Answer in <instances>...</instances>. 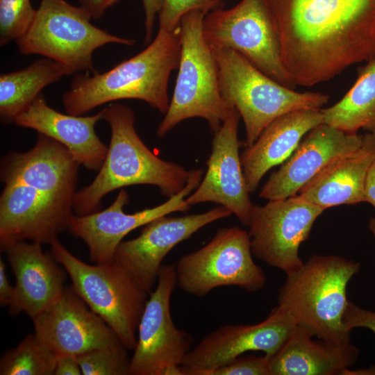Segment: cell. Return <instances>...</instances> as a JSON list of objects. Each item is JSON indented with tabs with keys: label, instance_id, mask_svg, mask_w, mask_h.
<instances>
[{
	"label": "cell",
	"instance_id": "5",
	"mask_svg": "<svg viewBox=\"0 0 375 375\" xmlns=\"http://www.w3.org/2000/svg\"><path fill=\"white\" fill-rule=\"evenodd\" d=\"M208 12L195 9L181 20L178 72L168 110L157 129L160 138L192 117L204 119L215 133L233 108L222 95L217 63L203 35Z\"/></svg>",
	"mask_w": 375,
	"mask_h": 375
},
{
	"label": "cell",
	"instance_id": "16",
	"mask_svg": "<svg viewBox=\"0 0 375 375\" xmlns=\"http://www.w3.org/2000/svg\"><path fill=\"white\" fill-rule=\"evenodd\" d=\"M73 206L35 187L4 183L0 197V246L29 240L51 244L69 228Z\"/></svg>",
	"mask_w": 375,
	"mask_h": 375
},
{
	"label": "cell",
	"instance_id": "18",
	"mask_svg": "<svg viewBox=\"0 0 375 375\" xmlns=\"http://www.w3.org/2000/svg\"><path fill=\"white\" fill-rule=\"evenodd\" d=\"M240 116L233 108L214 133L207 170L198 187L185 200L190 205L215 202L224 206L248 226L254 209L242 165L238 136Z\"/></svg>",
	"mask_w": 375,
	"mask_h": 375
},
{
	"label": "cell",
	"instance_id": "38",
	"mask_svg": "<svg viewBox=\"0 0 375 375\" xmlns=\"http://www.w3.org/2000/svg\"><path fill=\"white\" fill-rule=\"evenodd\" d=\"M365 201L375 207V158L372 160L367 174L365 185Z\"/></svg>",
	"mask_w": 375,
	"mask_h": 375
},
{
	"label": "cell",
	"instance_id": "37",
	"mask_svg": "<svg viewBox=\"0 0 375 375\" xmlns=\"http://www.w3.org/2000/svg\"><path fill=\"white\" fill-rule=\"evenodd\" d=\"M83 7L93 19H99L108 8L106 0H78Z\"/></svg>",
	"mask_w": 375,
	"mask_h": 375
},
{
	"label": "cell",
	"instance_id": "26",
	"mask_svg": "<svg viewBox=\"0 0 375 375\" xmlns=\"http://www.w3.org/2000/svg\"><path fill=\"white\" fill-rule=\"evenodd\" d=\"M78 73L74 67L44 57L28 67L0 76V118L14 123L47 85L62 77Z\"/></svg>",
	"mask_w": 375,
	"mask_h": 375
},
{
	"label": "cell",
	"instance_id": "15",
	"mask_svg": "<svg viewBox=\"0 0 375 375\" xmlns=\"http://www.w3.org/2000/svg\"><path fill=\"white\" fill-rule=\"evenodd\" d=\"M232 214L219 206L200 214L158 217L144 225L137 238L122 241L116 249L115 258L150 294L158 281L163 259L175 246L205 226Z\"/></svg>",
	"mask_w": 375,
	"mask_h": 375
},
{
	"label": "cell",
	"instance_id": "27",
	"mask_svg": "<svg viewBox=\"0 0 375 375\" xmlns=\"http://www.w3.org/2000/svg\"><path fill=\"white\" fill-rule=\"evenodd\" d=\"M322 112L328 125L347 133L362 128L375 135V58L360 68L357 80L342 99Z\"/></svg>",
	"mask_w": 375,
	"mask_h": 375
},
{
	"label": "cell",
	"instance_id": "10",
	"mask_svg": "<svg viewBox=\"0 0 375 375\" xmlns=\"http://www.w3.org/2000/svg\"><path fill=\"white\" fill-rule=\"evenodd\" d=\"M252 254L249 233L238 226L220 228L204 247L179 258L175 266L177 285L196 297L222 286L258 291L265 285L266 276Z\"/></svg>",
	"mask_w": 375,
	"mask_h": 375
},
{
	"label": "cell",
	"instance_id": "39",
	"mask_svg": "<svg viewBox=\"0 0 375 375\" xmlns=\"http://www.w3.org/2000/svg\"><path fill=\"white\" fill-rule=\"evenodd\" d=\"M351 374H375V367H371L367 369H361L358 370H349V368L345 369L342 375Z\"/></svg>",
	"mask_w": 375,
	"mask_h": 375
},
{
	"label": "cell",
	"instance_id": "17",
	"mask_svg": "<svg viewBox=\"0 0 375 375\" xmlns=\"http://www.w3.org/2000/svg\"><path fill=\"white\" fill-rule=\"evenodd\" d=\"M33 319L35 333L56 357L78 356L122 343L113 330L74 291L60 296Z\"/></svg>",
	"mask_w": 375,
	"mask_h": 375
},
{
	"label": "cell",
	"instance_id": "25",
	"mask_svg": "<svg viewBox=\"0 0 375 375\" xmlns=\"http://www.w3.org/2000/svg\"><path fill=\"white\" fill-rule=\"evenodd\" d=\"M297 326L281 348L269 358L271 375H342L354 364L359 351L351 344L313 340Z\"/></svg>",
	"mask_w": 375,
	"mask_h": 375
},
{
	"label": "cell",
	"instance_id": "6",
	"mask_svg": "<svg viewBox=\"0 0 375 375\" xmlns=\"http://www.w3.org/2000/svg\"><path fill=\"white\" fill-rule=\"evenodd\" d=\"M211 50L218 66L222 95L243 120L246 147L278 117L299 110L320 109L329 100L321 92H299L281 84L233 50Z\"/></svg>",
	"mask_w": 375,
	"mask_h": 375
},
{
	"label": "cell",
	"instance_id": "4",
	"mask_svg": "<svg viewBox=\"0 0 375 375\" xmlns=\"http://www.w3.org/2000/svg\"><path fill=\"white\" fill-rule=\"evenodd\" d=\"M360 266L341 256H312L287 274L279 290L278 306L313 337L335 344L349 343L351 331L343 322L349 301L347 286Z\"/></svg>",
	"mask_w": 375,
	"mask_h": 375
},
{
	"label": "cell",
	"instance_id": "23",
	"mask_svg": "<svg viewBox=\"0 0 375 375\" xmlns=\"http://www.w3.org/2000/svg\"><path fill=\"white\" fill-rule=\"evenodd\" d=\"M322 109H303L283 115L270 123L256 140L240 154L249 193L258 188L263 176L283 163L312 128L324 123Z\"/></svg>",
	"mask_w": 375,
	"mask_h": 375
},
{
	"label": "cell",
	"instance_id": "28",
	"mask_svg": "<svg viewBox=\"0 0 375 375\" xmlns=\"http://www.w3.org/2000/svg\"><path fill=\"white\" fill-rule=\"evenodd\" d=\"M56 356L35 333L27 335L0 360L1 375H52Z\"/></svg>",
	"mask_w": 375,
	"mask_h": 375
},
{
	"label": "cell",
	"instance_id": "24",
	"mask_svg": "<svg viewBox=\"0 0 375 375\" xmlns=\"http://www.w3.org/2000/svg\"><path fill=\"white\" fill-rule=\"evenodd\" d=\"M374 158L375 135L367 133L358 149L330 162L298 195L324 210L363 202L367 174Z\"/></svg>",
	"mask_w": 375,
	"mask_h": 375
},
{
	"label": "cell",
	"instance_id": "40",
	"mask_svg": "<svg viewBox=\"0 0 375 375\" xmlns=\"http://www.w3.org/2000/svg\"><path fill=\"white\" fill-rule=\"evenodd\" d=\"M369 228L375 238V217L370 219Z\"/></svg>",
	"mask_w": 375,
	"mask_h": 375
},
{
	"label": "cell",
	"instance_id": "19",
	"mask_svg": "<svg viewBox=\"0 0 375 375\" xmlns=\"http://www.w3.org/2000/svg\"><path fill=\"white\" fill-rule=\"evenodd\" d=\"M363 135L322 123L303 138L292 155L262 186L259 196L275 200L294 196L338 157L358 149Z\"/></svg>",
	"mask_w": 375,
	"mask_h": 375
},
{
	"label": "cell",
	"instance_id": "3",
	"mask_svg": "<svg viewBox=\"0 0 375 375\" xmlns=\"http://www.w3.org/2000/svg\"><path fill=\"white\" fill-rule=\"evenodd\" d=\"M102 110V119L111 130L109 147L95 178L76 192L73 203L74 214L82 216L99 210L103 197L129 185H155L168 198L180 192L190 171L161 159L144 144L135 129L132 109L115 103Z\"/></svg>",
	"mask_w": 375,
	"mask_h": 375
},
{
	"label": "cell",
	"instance_id": "2",
	"mask_svg": "<svg viewBox=\"0 0 375 375\" xmlns=\"http://www.w3.org/2000/svg\"><path fill=\"white\" fill-rule=\"evenodd\" d=\"M180 55V26L173 31L158 29L144 50L107 72L76 74L62 94L63 106L69 114L83 115L106 103L139 99L165 115L169 78Z\"/></svg>",
	"mask_w": 375,
	"mask_h": 375
},
{
	"label": "cell",
	"instance_id": "7",
	"mask_svg": "<svg viewBox=\"0 0 375 375\" xmlns=\"http://www.w3.org/2000/svg\"><path fill=\"white\" fill-rule=\"evenodd\" d=\"M51 253L69 276L74 291L134 351L138 325L149 294L115 258L91 265L77 258L58 239Z\"/></svg>",
	"mask_w": 375,
	"mask_h": 375
},
{
	"label": "cell",
	"instance_id": "34",
	"mask_svg": "<svg viewBox=\"0 0 375 375\" xmlns=\"http://www.w3.org/2000/svg\"><path fill=\"white\" fill-rule=\"evenodd\" d=\"M162 3L163 0H142L145 14L144 43L146 44L151 42L156 17L160 11Z\"/></svg>",
	"mask_w": 375,
	"mask_h": 375
},
{
	"label": "cell",
	"instance_id": "32",
	"mask_svg": "<svg viewBox=\"0 0 375 375\" xmlns=\"http://www.w3.org/2000/svg\"><path fill=\"white\" fill-rule=\"evenodd\" d=\"M206 375H271L269 358L265 355L260 357L240 356Z\"/></svg>",
	"mask_w": 375,
	"mask_h": 375
},
{
	"label": "cell",
	"instance_id": "14",
	"mask_svg": "<svg viewBox=\"0 0 375 375\" xmlns=\"http://www.w3.org/2000/svg\"><path fill=\"white\" fill-rule=\"evenodd\" d=\"M201 169L190 170L185 186L165 203L132 214L124 212L128 203V194L122 189L109 207L94 212L72 216L69 229L87 245L91 260L97 263L111 262L123 238L134 229L152 220L174 212H186L190 206L186 197L199 185L203 177Z\"/></svg>",
	"mask_w": 375,
	"mask_h": 375
},
{
	"label": "cell",
	"instance_id": "30",
	"mask_svg": "<svg viewBox=\"0 0 375 375\" xmlns=\"http://www.w3.org/2000/svg\"><path fill=\"white\" fill-rule=\"evenodd\" d=\"M36 12L31 0H0V45L22 37L32 24Z\"/></svg>",
	"mask_w": 375,
	"mask_h": 375
},
{
	"label": "cell",
	"instance_id": "33",
	"mask_svg": "<svg viewBox=\"0 0 375 375\" xmlns=\"http://www.w3.org/2000/svg\"><path fill=\"white\" fill-rule=\"evenodd\" d=\"M343 322L347 330L354 328H366L375 334V312L365 310L348 301L343 316Z\"/></svg>",
	"mask_w": 375,
	"mask_h": 375
},
{
	"label": "cell",
	"instance_id": "8",
	"mask_svg": "<svg viewBox=\"0 0 375 375\" xmlns=\"http://www.w3.org/2000/svg\"><path fill=\"white\" fill-rule=\"evenodd\" d=\"M81 6L65 0H40L28 30L15 42L24 55L37 54L75 67L97 72L92 55L107 44L133 46L135 40L112 35L90 22Z\"/></svg>",
	"mask_w": 375,
	"mask_h": 375
},
{
	"label": "cell",
	"instance_id": "41",
	"mask_svg": "<svg viewBox=\"0 0 375 375\" xmlns=\"http://www.w3.org/2000/svg\"><path fill=\"white\" fill-rule=\"evenodd\" d=\"M120 0H106V4L108 8L118 3Z\"/></svg>",
	"mask_w": 375,
	"mask_h": 375
},
{
	"label": "cell",
	"instance_id": "12",
	"mask_svg": "<svg viewBox=\"0 0 375 375\" xmlns=\"http://www.w3.org/2000/svg\"><path fill=\"white\" fill-rule=\"evenodd\" d=\"M324 210L298 194L255 205L248 226L253 255L286 274L298 270L299 247Z\"/></svg>",
	"mask_w": 375,
	"mask_h": 375
},
{
	"label": "cell",
	"instance_id": "9",
	"mask_svg": "<svg viewBox=\"0 0 375 375\" xmlns=\"http://www.w3.org/2000/svg\"><path fill=\"white\" fill-rule=\"evenodd\" d=\"M203 35L211 49H229L287 87L295 85L285 70L280 39L267 0H241L229 9L208 12Z\"/></svg>",
	"mask_w": 375,
	"mask_h": 375
},
{
	"label": "cell",
	"instance_id": "21",
	"mask_svg": "<svg viewBox=\"0 0 375 375\" xmlns=\"http://www.w3.org/2000/svg\"><path fill=\"white\" fill-rule=\"evenodd\" d=\"M41 243L18 241L1 250L15 276L12 298L9 306L12 315L26 312L33 319L62 294L66 270L52 255L43 252Z\"/></svg>",
	"mask_w": 375,
	"mask_h": 375
},
{
	"label": "cell",
	"instance_id": "35",
	"mask_svg": "<svg viewBox=\"0 0 375 375\" xmlns=\"http://www.w3.org/2000/svg\"><path fill=\"white\" fill-rule=\"evenodd\" d=\"M83 374L77 358L65 355L56 357L53 375H81Z\"/></svg>",
	"mask_w": 375,
	"mask_h": 375
},
{
	"label": "cell",
	"instance_id": "22",
	"mask_svg": "<svg viewBox=\"0 0 375 375\" xmlns=\"http://www.w3.org/2000/svg\"><path fill=\"white\" fill-rule=\"evenodd\" d=\"M102 115V110L90 116L60 112L50 107L40 94L15 118L14 123L56 140L66 147L80 165L97 171L108 151L94 129Z\"/></svg>",
	"mask_w": 375,
	"mask_h": 375
},
{
	"label": "cell",
	"instance_id": "1",
	"mask_svg": "<svg viewBox=\"0 0 375 375\" xmlns=\"http://www.w3.org/2000/svg\"><path fill=\"white\" fill-rule=\"evenodd\" d=\"M294 85L312 86L375 58V0H267Z\"/></svg>",
	"mask_w": 375,
	"mask_h": 375
},
{
	"label": "cell",
	"instance_id": "31",
	"mask_svg": "<svg viewBox=\"0 0 375 375\" xmlns=\"http://www.w3.org/2000/svg\"><path fill=\"white\" fill-rule=\"evenodd\" d=\"M223 6L222 0H163L158 14V29L173 31L179 27L182 17L190 11L200 8L210 11Z\"/></svg>",
	"mask_w": 375,
	"mask_h": 375
},
{
	"label": "cell",
	"instance_id": "11",
	"mask_svg": "<svg viewBox=\"0 0 375 375\" xmlns=\"http://www.w3.org/2000/svg\"><path fill=\"white\" fill-rule=\"evenodd\" d=\"M176 284L175 265H162L140 320L130 375H183L181 366L192 338L172 318L170 301Z\"/></svg>",
	"mask_w": 375,
	"mask_h": 375
},
{
	"label": "cell",
	"instance_id": "20",
	"mask_svg": "<svg viewBox=\"0 0 375 375\" xmlns=\"http://www.w3.org/2000/svg\"><path fill=\"white\" fill-rule=\"evenodd\" d=\"M79 166L65 146L38 133L30 150L1 158L0 176L3 183H24L73 206Z\"/></svg>",
	"mask_w": 375,
	"mask_h": 375
},
{
	"label": "cell",
	"instance_id": "36",
	"mask_svg": "<svg viewBox=\"0 0 375 375\" xmlns=\"http://www.w3.org/2000/svg\"><path fill=\"white\" fill-rule=\"evenodd\" d=\"M5 262L0 260V303L8 306L12 298L14 288L10 285L6 274Z\"/></svg>",
	"mask_w": 375,
	"mask_h": 375
},
{
	"label": "cell",
	"instance_id": "13",
	"mask_svg": "<svg viewBox=\"0 0 375 375\" xmlns=\"http://www.w3.org/2000/svg\"><path fill=\"white\" fill-rule=\"evenodd\" d=\"M297 326L291 315L278 306L264 321L256 324L219 327L187 353L181 366L183 375H206L250 351H262L269 358Z\"/></svg>",
	"mask_w": 375,
	"mask_h": 375
},
{
	"label": "cell",
	"instance_id": "29",
	"mask_svg": "<svg viewBox=\"0 0 375 375\" xmlns=\"http://www.w3.org/2000/svg\"><path fill=\"white\" fill-rule=\"evenodd\" d=\"M122 343L95 349L78 356L83 375H128L131 359Z\"/></svg>",
	"mask_w": 375,
	"mask_h": 375
}]
</instances>
